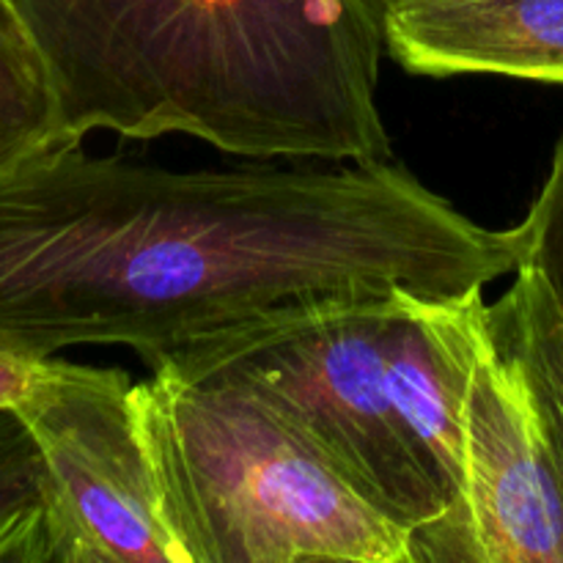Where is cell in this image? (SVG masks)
Masks as SVG:
<instances>
[{
	"instance_id": "6da1fadb",
	"label": "cell",
	"mask_w": 563,
	"mask_h": 563,
	"mask_svg": "<svg viewBox=\"0 0 563 563\" xmlns=\"http://www.w3.org/2000/svg\"><path fill=\"white\" fill-rule=\"evenodd\" d=\"M487 229L394 159L176 170L49 137L0 159V346H124L148 372L273 313L515 275Z\"/></svg>"
},
{
	"instance_id": "7a4b0ae2",
	"label": "cell",
	"mask_w": 563,
	"mask_h": 563,
	"mask_svg": "<svg viewBox=\"0 0 563 563\" xmlns=\"http://www.w3.org/2000/svg\"><path fill=\"white\" fill-rule=\"evenodd\" d=\"M60 137L187 135L247 159H390L383 0H9Z\"/></svg>"
},
{
	"instance_id": "3957f363",
	"label": "cell",
	"mask_w": 563,
	"mask_h": 563,
	"mask_svg": "<svg viewBox=\"0 0 563 563\" xmlns=\"http://www.w3.org/2000/svg\"><path fill=\"white\" fill-rule=\"evenodd\" d=\"M132 410L185 563H418L416 537L242 385L152 372Z\"/></svg>"
},
{
	"instance_id": "277c9868",
	"label": "cell",
	"mask_w": 563,
	"mask_h": 563,
	"mask_svg": "<svg viewBox=\"0 0 563 563\" xmlns=\"http://www.w3.org/2000/svg\"><path fill=\"white\" fill-rule=\"evenodd\" d=\"M399 291L273 313L201 341L154 372L223 379L256 394L374 509L418 539L449 515V498L390 390L385 346Z\"/></svg>"
},
{
	"instance_id": "5b68a950",
	"label": "cell",
	"mask_w": 563,
	"mask_h": 563,
	"mask_svg": "<svg viewBox=\"0 0 563 563\" xmlns=\"http://www.w3.org/2000/svg\"><path fill=\"white\" fill-rule=\"evenodd\" d=\"M487 286L454 300L462 489L418 563H563V482L531 390L489 324Z\"/></svg>"
},
{
	"instance_id": "8992f818",
	"label": "cell",
	"mask_w": 563,
	"mask_h": 563,
	"mask_svg": "<svg viewBox=\"0 0 563 563\" xmlns=\"http://www.w3.org/2000/svg\"><path fill=\"white\" fill-rule=\"evenodd\" d=\"M132 385L124 368L49 357L14 410L47 467L55 563H185L159 515Z\"/></svg>"
},
{
	"instance_id": "52a82bcc",
	"label": "cell",
	"mask_w": 563,
	"mask_h": 563,
	"mask_svg": "<svg viewBox=\"0 0 563 563\" xmlns=\"http://www.w3.org/2000/svg\"><path fill=\"white\" fill-rule=\"evenodd\" d=\"M385 49L410 75L563 86V0H396Z\"/></svg>"
},
{
	"instance_id": "ba28073f",
	"label": "cell",
	"mask_w": 563,
	"mask_h": 563,
	"mask_svg": "<svg viewBox=\"0 0 563 563\" xmlns=\"http://www.w3.org/2000/svg\"><path fill=\"white\" fill-rule=\"evenodd\" d=\"M489 324L531 390L563 482V311L531 264H517L509 289L489 302Z\"/></svg>"
},
{
	"instance_id": "9c48e42d",
	"label": "cell",
	"mask_w": 563,
	"mask_h": 563,
	"mask_svg": "<svg viewBox=\"0 0 563 563\" xmlns=\"http://www.w3.org/2000/svg\"><path fill=\"white\" fill-rule=\"evenodd\" d=\"M0 563H55L47 467L14 410H0Z\"/></svg>"
},
{
	"instance_id": "30bf717a",
	"label": "cell",
	"mask_w": 563,
	"mask_h": 563,
	"mask_svg": "<svg viewBox=\"0 0 563 563\" xmlns=\"http://www.w3.org/2000/svg\"><path fill=\"white\" fill-rule=\"evenodd\" d=\"M58 132V99L42 53L9 0H0V159Z\"/></svg>"
},
{
	"instance_id": "8fae6325",
	"label": "cell",
	"mask_w": 563,
	"mask_h": 563,
	"mask_svg": "<svg viewBox=\"0 0 563 563\" xmlns=\"http://www.w3.org/2000/svg\"><path fill=\"white\" fill-rule=\"evenodd\" d=\"M520 264H531L563 311V137L555 143L550 170L526 218L515 225Z\"/></svg>"
},
{
	"instance_id": "7c38bea8",
	"label": "cell",
	"mask_w": 563,
	"mask_h": 563,
	"mask_svg": "<svg viewBox=\"0 0 563 563\" xmlns=\"http://www.w3.org/2000/svg\"><path fill=\"white\" fill-rule=\"evenodd\" d=\"M47 361L0 346V410H16L25 401V396L36 388Z\"/></svg>"
},
{
	"instance_id": "4fadbf2b",
	"label": "cell",
	"mask_w": 563,
	"mask_h": 563,
	"mask_svg": "<svg viewBox=\"0 0 563 563\" xmlns=\"http://www.w3.org/2000/svg\"><path fill=\"white\" fill-rule=\"evenodd\" d=\"M383 3H385V9H388V5H390V3H396V0H383Z\"/></svg>"
}]
</instances>
